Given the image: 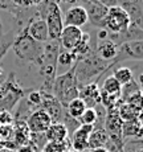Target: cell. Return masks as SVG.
<instances>
[{
  "instance_id": "2",
  "label": "cell",
  "mask_w": 143,
  "mask_h": 152,
  "mask_svg": "<svg viewBox=\"0 0 143 152\" xmlns=\"http://www.w3.org/2000/svg\"><path fill=\"white\" fill-rule=\"evenodd\" d=\"M12 49L19 58L39 66L44 52V44L34 41L28 34L27 28L24 27L20 32H17L12 42Z\"/></svg>"
},
{
  "instance_id": "22",
  "label": "cell",
  "mask_w": 143,
  "mask_h": 152,
  "mask_svg": "<svg viewBox=\"0 0 143 152\" xmlns=\"http://www.w3.org/2000/svg\"><path fill=\"white\" fill-rule=\"evenodd\" d=\"M111 75L118 81L121 86H123V85L129 83L130 81L134 80L133 70H131L130 68H126V66H119V68L114 69V72H113Z\"/></svg>"
},
{
  "instance_id": "13",
  "label": "cell",
  "mask_w": 143,
  "mask_h": 152,
  "mask_svg": "<svg viewBox=\"0 0 143 152\" xmlns=\"http://www.w3.org/2000/svg\"><path fill=\"white\" fill-rule=\"evenodd\" d=\"M62 19H64V27L81 28L89 21L86 11L81 5H74V7L69 8L65 12V16Z\"/></svg>"
},
{
  "instance_id": "3",
  "label": "cell",
  "mask_w": 143,
  "mask_h": 152,
  "mask_svg": "<svg viewBox=\"0 0 143 152\" xmlns=\"http://www.w3.org/2000/svg\"><path fill=\"white\" fill-rule=\"evenodd\" d=\"M78 83L76 80V65L61 75H57L52 85V95L65 109L73 99L78 98Z\"/></svg>"
},
{
  "instance_id": "11",
  "label": "cell",
  "mask_w": 143,
  "mask_h": 152,
  "mask_svg": "<svg viewBox=\"0 0 143 152\" xmlns=\"http://www.w3.org/2000/svg\"><path fill=\"white\" fill-rule=\"evenodd\" d=\"M82 33L81 28H76V27H64L62 32L60 34V45L62 49L65 50L72 52L76 46L78 45V42L82 39Z\"/></svg>"
},
{
  "instance_id": "26",
  "label": "cell",
  "mask_w": 143,
  "mask_h": 152,
  "mask_svg": "<svg viewBox=\"0 0 143 152\" xmlns=\"http://www.w3.org/2000/svg\"><path fill=\"white\" fill-rule=\"evenodd\" d=\"M41 91H39V90H34V91H31L28 94V103L32 104V106H34L36 109H40V104H41Z\"/></svg>"
},
{
  "instance_id": "1",
  "label": "cell",
  "mask_w": 143,
  "mask_h": 152,
  "mask_svg": "<svg viewBox=\"0 0 143 152\" xmlns=\"http://www.w3.org/2000/svg\"><path fill=\"white\" fill-rule=\"evenodd\" d=\"M114 66V62H107L98 57L95 50H92L85 57L78 58L76 62V80L78 83V89L93 83L95 77L101 78V75H105L107 70Z\"/></svg>"
},
{
  "instance_id": "9",
  "label": "cell",
  "mask_w": 143,
  "mask_h": 152,
  "mask_svg": "<svg viewBox=\"0 0 143 152\" xmlns=\"http://www.w3.org/2000/svg\"><path fill=\"white\" fill-rule=\"evenodd\" d=\"M87 148L89 150H95V148H105L109 152H118V150L113 145V143L110 142L109 135L106 134L103 127H97L93 128L92 134L87 140Z\"/></svg>"
},
{
  "instance_id": "7",
  "label": "cell",
  "mask_w": 143,
  "mask_h": 152,
  "mask_svg": "<svg viewBox=\"0 0 143 152\" xmlns=\"http://www.w3.org/2000/svg\"><path fill=\"white\" fill-rule=\"evenodd\" d=\"M41 104L40 109H43L51 116L52 123H62L64 115H65V109L62 107V104L57 101L51 93H43L41 91Z\"/></svg>"
},
{
  "instance_id": "30",
  "label": "cell",
  "mask_w": 143,
  "mask_h": 152,
  "mask_svg": "<svg viewBox=\"0 0 143 152\" xmlns=\"http://www.w3.org/2000/svg\"><path fill=\"white\" fill-rule=\"evenodd\" d=\"M16 152H34V151L31 145H23V147H20Z\"/></svg>"
},
{
  "instance_id": "17",
  "label": "cell",
  "mask_w": 143,
  "mask_h": 152,
  "mask_svg": "<svg viewBox=\"0 0 143 152\" xmlns=\"http://www.w3.org/2000/svg\"><path fill=\"white\" fill-rule=\"evenodd\" d=\"M44 135H45L46 142L61 143L68 139V131H66V127L62 123H52Z\"/></svg>"
},
{
  "instance_id": "6",
  "label": "cell",
  "mask_w": 143,
  "mask_h": 152,
  "mask_svg": "<svg viewBox=\"0 0 143 152\" xmlns=\"http://www.w3.org/2000/svg\"><path fill=\"white\" fill-rule=\"evenodd\" d=\"M81 7L86 11L87 20H90L94 27L103 29V23L106 19V15L109 8H106L103 4H101L98 0H81Z\"/></svg>"
},
{
  "instance_id": "12",
  "label": "cell",
  "mask_w": 143,
  "mask_h": 152,
  "mask_svg": "<svg viewBox=\"0 0 143 152\" xmlns=\"http://www.w3.org/2000/svg\"><path fill=\"white\" fill-rule=\"evenodd\" d=\"M27 32L28 34L34 40V41L44 44L49 41V34H48V28H46L45 20L43 19H37V17H32L28 21L27 27Z\"/></svg>"
},
{
  "instance_id": "21",
  "label": "cell",
  "mask_w": 143,
  "mask_h": 152,
  "mask_svg": "<svg viewBox=\"0 0 143 152\" xmlns=\"http://www.w3.org/2000/svg\"><path fill=\"white\" fill-rule=\"evenodd\" d=\"M85 110H86L85 103H84V101L80 98H76V99H73V101H70L68 103V106L65 107V111L68 113V115H70L72 118L77 119V121L81 118V115L84 114Z\"/></svg>"
},
{
  "instance_id": "28",
  "label": "cell",
  "mask_w": 143,
  "mask_h": 152,
  "mask_svg": "<svg viewBox=\"0 0 143 152\" xmlns=\"http://www.w3.org/2000/svg\"><path fill=\"white\" fill-rule=\"evenodd\" d=\"M13 118L10 114V111H0V123L1 124H10L12 123Z\"/></svg>"
},
{
  "instance_id": "15",
  "label": "cell",
  "mask_w": 143,
  "mask_h": 152,
  "mask_svg": "<svg viewBox=\"0 0 143 152\" xmlns=\"http://www.w3.org/2000/svg\"><path fill=\"white\" fill-rule=\"evenodd\" d=\"M94 50L98 57L102 58L103 61L113 62L117 57V53H118V45L107 39L106 40H97Z\"/></svg>"
},
{
  "instance_id": "29",
  "label": "cell",
  "mask_w": 143,
  "mask_h": 152,
  "mask_svg": "<svg viewBox=\"0 0 143 152\" xmlns=\"http://www.w3.org/2000/svg\"><path fill=\"white\" fill-rule=\"evenodd\" d=\"M43 0H23L24 5H39Z\"/></svg>"
},
{
  "instance_id": "35",
  "label": "cell",
  "mask_w": 143,
  "mask_h": 152,
  "mask_svg": "<svg viewBox=\"0 0 143 152\" xmlns=\"http://www.w3.org/2000/svg\"><path fill=\"white\" fill-rule=\"evenodd\" d=\"M66 152H73V151H72V150H68V151H66Z\"/></svg>"
},
{
  "instance_id": "27",
  "label": "cell",
  "mask_w": 143,
  "mask_h": 152,
  "mask_svg": "<svg viewBox=\"0 0 143 152\" xmlns=\"http://www.w3.org/2000/svg\"><path fill=\"white\" fill-rule=\"evenodd\" d=\"M101 4H103L106 8H113V7H123V4L127 0H98Z\"/></svg>"
},
{
  "instance_id": "31",
  "label": "cell",
  "mask_w": 143,
  "mask_h": 152,
  "mask_svg": "<svg viewBox=\"0 0 143 152\" xmlns=\"http://www.w3.org/2000/svg\"><path fill=\"white\" fill-rule=\"evenodd\" d=\"M133 152H143V150H142V142H139V143H138L136 148H135V150H134Z\"/></svg>"
},
{
  "instance_id": "24",
  "label": "cell",
  "mask_w": 143,
  "mask_h": 152,
  "mask_svg": "<svg viewBox=\"0 0 143 152\" xmlns=\"http://www.w3.org/2000/svg\"><path fill=\"white\" fill-rule=\"evenodd\" d=\"M70 142L68 139L61 143H46L45 147L43 148V152H66L69 150Z\"/></svg>"
},
{
  "instance_id": "36",
  "label": "cell",
  "mask_w": 143,
  "mask_h": 152,
  "mask_svg": "<svg viewBox=\"0 0 143 152\" xmlns=\"http://www.w3.org/2000/svg\"><path fill=\"white\" fill-rule=\"evenodd\" d=\"M84 152H89V150H87V151H84Z\"/></svg>"
},
{
  "instance_id": "19",
  "label": "cell",
  "mask_w": 143,
  "mask_h": 152,
  "mask_svg": "<svg viewBox=\"0 0 143 152\" xmlns=\"http://www.w3.org/2000/svg\"><path fill=\"white\" fill-rule=\"evenodd\" d=\"M102 91H105L106 94L113 95V97L121 98V89L122 86L119 85V82L115 80L113 75H109V77L105 78L103 83H102V87H100Z\"/></svg>"
},
{
  "instance_id": "23",
  "label": "cell",
  "mask_w": 143,
  "mask_h": 152,
  "mask_svg": "<svg viewBox=\"0 0 143 152\" xmlns=\"http://www.w3.org/2000/svg\"><path fill=\"white\" fill-rule=\"evenodd\" d=\"M80 124H89V126H95L98 122L97 116V110L95 109H86L84 111V114L81 115V118L78 119Z\"/></svg>"
},
{
  "instance_id": "37",
  "label": "cell",
  "mask_w": 143,
  "mask_h": 152,
  "mask_svg": "<svg viewBox=\"0 0 143 152\" xmlns=\"http://www.w3.org/2000/svg\"><path fill=\"white\" fill-rule=\"evenodd\" d=\"M41 152H43V151H41Z\"/></svg>"
},
{
  "instance_id": "34",
  "label": "cell",
  "mask_w": 143,
  "mask_h": 152,
  "mask_svg": "<svg viewBox=\"0 0 143 152\" xmlns=\"http://www.w3.org/2000/svg\"><path fill=\"white\" fill-rule=\"evenodd\" d=\"M130 1H138V3H142V0H130Z\"/></svg>"
},
{
  "instance_id": "20",
  "label": "cell",
  "mask_w": 143,
  "mask_h": 152,
  "mask_svg": "<svg viewBox=\"0 0 143 152\" xmlns=\"http://www.w3.org/2000/svg\"><path fill=\"white\" fill-rule=\"evenodd\" d=\"M141 93H142L141 85H139V82H136L135 80H133V81H130L129 83H126V85L122 86V89H121V101L125 103L127 99H130L131 97H134V95H136V94H141Z\"/></svg>"
},
{
  "instance_id": "14",
  "label": "cell",
  "mask_w": 143,
  "mask_h": 152,
  "mask_svg": "<svg viewBox=\"0 0 143 152\" xmlns=\"http://www.w3.org/2000/svg\"><path fill=\"white\" fill-rule=\"evenodd\" d=\"M78 98L84 101L86 109H94L95 106L101 104L98 83L93 82V83H89V85H86V86L81 87V89L78 90Z\"/></svg>"
},
{
  "instance_id": "18",
  "label": "cell",
  "mask_w": 143,
  "mask_h": 152,
  "mask_svg": "<svg viewBox=\"0 0 143 152\" xmlns=\"http://www.w3.org/2000/svg\"><path fill=\"white\" fill-rule=\"evenodd\" d=\"M122 136L123 138H135L141 139L142 136V122L141 118L130 119V121H125L122 124Z\"/></svg>"
},
{
  "instance_id": "4",
  "label": "cell",
  "mask_w": 143,
  "mask_h": 152,
  "mask_svg": "<svg viewBox=\"0 0 143 152\" xmlns=\"http://www.w3.org/2000/svg\"><path fill=\"white\" fill-rule=\"evenodd\" d=\"M131 24L130 16L121 7L109 8L106 19L103 23V29L110 34H123L127 32Z\"/></svg>"
},
{
  "instance_id": "33",
  "label": "cell",
  "mask_w": 143,
  "mask_h": 152,
  "mask_svg": "<svg viewBox=\"0 0 143 152\" xmlns=\"http://www.w3.org/2000/svg\"><path fill=\"white\" fill-rule=\"evenodd\" d=\"M0 152H11V151L7 150V148H0Z\"/></svg>"
},
{
  "instance_id": "8",
  "label": "cell",
  "mask_w": 143,
  "mask_h": 152,
  "mask_svg": "<svg viewBox=\"0 0 143 152\" xmlns=\"http://www.w3.org/2000/svg\"><path fill=\"white\" fill-rule=\"evenodd\" d=\"M25 124L31 134H45L51 127L52 119L43 109H37L27 118Z\"/></svg>"
},
{
  "instance_id": "25",
  "label": "cell",
  "mask_w": 143,
  "mask_h": 152,
  "mask_svg": "<svg viewBox=\"0 0 143 152\" xmlns=\"http://www.w3.org/2000/svg\"><path fill=\"white\" fill-rule=\"evenodd\" d=\"M62 124L66 127L68 135H69V134L72 135V134L74 132V131L81 126V124H80V122H78L77 119L72 118L70 115H68V113H66V111H65V115H64V119H62Z\"/></svg>"
},
{
  "instance_id": "16",
  "label": "cell",
  "mask_w": 143,
  "mask_h": 152,
  "mask_svg": "<svg viewBox=\"0 0 143 152\" xmlns=\"http://www.w3.org/2000/svg\"><path fill=\"white\" fill-rule=\"evenodd\" d=\"M76 62H77V58H76V56L72 53V52L69 50H65V49L61 48L60 53L57 56V68H56V73L60 70V73H58L57 75H61L64 74V73L69 72L73 66L76 65Z\"/></svg>"
},
{
  "instance_id": "10",
  "label": "cell",
  "mask_w": 143,
  "mask_h": 152,
  "mask_svg": "<svg viewBox=\"0 0 143 152\" xmlns=\"http://www.w3.org/2000/svg\"><path fill=\"white\" fill-rule=\"evenodd\" d=\"M93 128H94V126L81 124L70 135V145L76 152H84L89 150L87 148V140H89V136L92 134Z\"/></svg>"
},
{
  "instance_id": "32",
  "label": "cell",
  "mask_w": 143,
  "mask_h": 152,
  "mask_svg": "<svg viewBox=\"0 0 143 152\" xmlns=\"http://www.w3.org/2000/svg\"><path fill=\"white\" fill-rule=\"evenodd\" d=\"M89 152H109L105 148H95V150H89Z\"/></svg>"
},
{
  "instance_id": "5",
  "label": "cell",
  "mask_w": 143,
  "mask_h": 152,
  "mask_svg": "<svg viewBox=\"0 0 143 152\" xmlns=\"http://www.w3.org/2000/svg\"><path fill=\"white\" fill-rule=\"evenodd\" d=\"M127 60H143V41L136 40V41H126L121 45H118V53H117L115 60L113 61L114 65L119 64L121 61Z\"/></svg>"
}]
</instances>
